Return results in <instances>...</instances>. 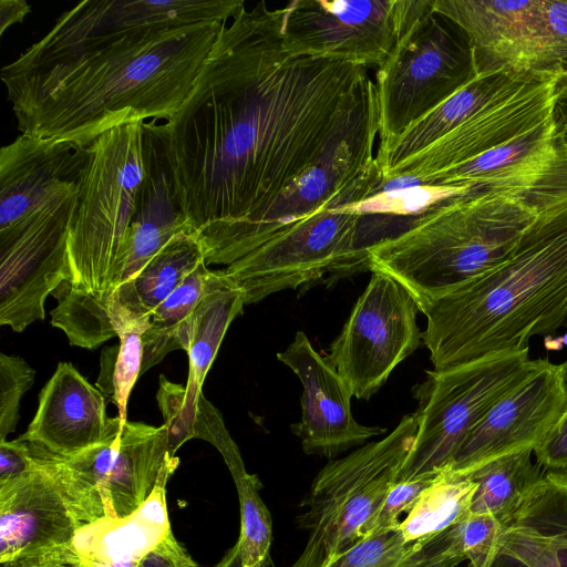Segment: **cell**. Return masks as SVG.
I'll list each match as a JSON object with an SVG mask.
<instances>
[{
  "label": "cell",
  "mask_w": 567,
  "mask_h": 567,
  "mask_svg": "<svg viewBox=\"0 0 567 567\" xmlns=\"http://www.w3.org/2000/svg\"><path fill=\"white\" fill-rule=\"evenodd\" d=\"M137 567H198V564L169 529L163 539L140 560Z\"/></svg>",
  "instance_id": "cell-40"
},
{
  "label": "cell",
  "mask_w": 567,
  "mask_h": 567,
  "mask_svg": "<svg viewBox=\"0 0 567 567\" xmlns=\"http://www.w3.org/2000/svg\"><path fill=\"white\" fill-rule=\"evenodd\" d=\"M215 567H243L240 546L238 540L230 549H228V551Z\"/></svg>",
  "instance_id": "cell-43"
},
{
  "label": "cell",
  "mask_w": 567,
  "mask_h": 567,
  "mask_svg": "<svg viewBox=\"0 0 567 567\" xmlns=\"http://www.w3.org/2000/svg\"><path fill=\"white\" fill-rule=\"evenodd\" d=\"M443 556L442 533L429 544L406 545L398 527L363 538L326 567H425Z\"/></svg>",
  "instance_id": "cell-32"
},
{
  "label": "cell",
  "mask_w": 567,
  "mask_h": 567,
  "mask_svg": "<svg viewBox=\"0 0 567 567\" xmlns=\"http://www.w3.org/2000/svg\"><path fill=\"white\" fill-rule=\"evenodd\" d=\"M284 11L286 52L380 68L433 0H295Z\"/></svg>",
  "instance_id": "cell-11"
},
{
  "label": "cell",
  "mask_w": 567,
  "mask_h": 567,
  "mask_svg": "<svg viewBox=\"0 0 567 567\" xmlns=\"http://www.w3.org/2000/svg\"><path fill=\"white\" fill-rule=\"evenodd\" d=\"M466 567H474V566H473L472 564H470V563H468Z\"/></svg>",
  "instance_id": "cell-48"
},
{
  "label": "cell",
  "mask_w": 567,
  "mask_h": 567,
  "mask_svg": "<svg viewBox=\"0 0 567 567\" xmlns=\"http://www.w3.org/2000/svg\"><path fill=\"white\" fill-rule=\"evenodd\" d=\"M52 456L54 472L81 524L123 518L168 481L179 460L166 426L126 421L104 443L70 458Z\"/></svg>",
  "instance_id": "cell-10"
},
{
  "label": "cell",
  "mask_w": 567,
  "mask_h": 567,
  "mask_svg": "<svg viewBox=\"0 0 567 567\" xmlns=\"http://www.w3.org/2000/svg\"><path fill=\"white\" fill-rule=\"evenodd\" d=\"M549 56L554 69L567 63V0H543Z\"/></svg>",
  "instance_id": "cell-37"
},
{
  "label": "cell",
  "mask_w": 567,
  "mask_h": 567,
  "mask_svg": "<svg viewBox=\"0 0 567 567\" xmlns=\"http://www.w3.org/2000/svg\"><path fill=\"white\" fill-rule=\"evenodd\" d=\"M555 123L559 145L567 152V94L561 89L555 109Z\"/></svg>",
  "instance_id": "cell-42"
},
{
  "label": "cell",
  "mask_w": 567,
  "mask_h": 567,
  "mask_svg": "<svg viewBox=\"0 0 567 567\" xmlns=\"http://www.w3.org/2000/svg\"><path fill=\"white\" fill-rule=\"evenodd\" d=\"M240 507L239 546L243 567H266L272 538L271 515L259 491L255 474L235 482Z\"/></svg>",
  "instance_id": "cell-33"
},
{
  "label": "cell",
  "mask_w": 567,
  "mask_h": 567,
  "mask_svg": "<svg viewBox=\"0 0 567 567\" xmlns=\"http://www.w3.org/2000/svg\"><path fill=\"white\" fill-rule=\"evenodd\" d=\"M32 447L34 466L0 482V567L54 564L82 525L58 480L52 456Z\"/></svg>",
  "instance_id": "cell-15"
},
{
  "label": "cell",
  "mask_w": 567,
  "mask_h": 567,
  "mask_svg": "<svg viewBox=\"0 0 567 567\" xmlns=\"http://www.w3.org/2000/svg\"><path fill=\"white\" fill-rule=\"evenodd\" d=\"M34 378V369L23 358L0 354V441L16 430L21 398Z\"/></svg>",
  "instance_id": "cell-35"
},
{
  "label": "cell",
  "mask_w": 567,
  "mask_h": 567,
  "mask_svg": "<svg viewBox=\"0 0 567 567\" xmlns=\"http://www.w3.org/2000/svg\"><path fill=\"white\" fill-rule=\"evenodd\" d=\"M538 210L499 266L433 300L422 342L434 370L529 348L567 322V163L539 187Z\"/></svg>",
  "instance_id": "cell-3"
},
{
  "label": "cell",
  "mask_w": 567,
  "mask_h": 567,
  "mask_svg": "<svg viewBox=\"0 0 567 567\" xmlns=\"http://www.w3.org/2000/svg\"><path fill=\"white\" fill-rule=\"evenodd\" d=\"M202 261L203 248L197 237L184 231L174 236L128 281L113 290L116 299L141 316H151Z\"/></svg>",
  "instance_id": "cell-27"
},
{
  "label": "cell",
  "mask_w": 567,
  "mask_h": 567,
  "mask_svg": "<svg viewBox=\"0 0 567 567\" xmlns=\"http://www.w3.org/2000/svg\"><path fill=\"white\" fill-rule=\"evenodd\" d=\"M533 454L545 472H567V410Z\"/></svg>",
  "instance_id": "cell-38"
},
{
  "label": "cell",
  "mask_w": 567,
  "mask_h": 567,
  "mask_svg": "<svg viewBox=\"0 0 567 567\" xmlns=\"http://www.w3.org/2000/svg\"><path fill=\"white\" fill-rule=\"evenodd\" d=\"M224 23L99 29L63 12L1 69L21 134L91 145L135 121H167Z\"/></svg>",
  "instance_id": "cell-2"
},
{
  "label": "cell",
  "mask_w": 567,
  "mask_h": 567,
  "mask_svg": "<svg viewBox=\"0 0 567 567\" xmlns=\"http://www.w3.org/2000/svg\"><path fill=\"white\" fill-rule=\"evenodd\" d=\"M59 567H78V566L59 565Z\"/></svg>",
  "instance_id": "cell-47"
},
{
  "label": "cell",
  "mask_w": 567,
  "mask_h": 567,
  "mask_svg": "<svg viewBox=\"0 0 567 567\" xmlns=\"http://www.w3.org/2000/svg\"><path fill=\"white\" fill-rule=\"evenodd\" d=\"M419 427L416 412L404 415L382 440L331 460L315 477L297 525L308 533L289 567H326L363 538L365 526L398 482Z\"/></svg>",
  "instance_id": "cell-7"
},
{
  "label": "cell",
  "mask_w": 567,
  "mask_h": 567,
  "mask_svg": "<svg viewBox=\"0 0 567 567\" xmlns=\"http://www.w3.org/2000/svg\"><path fill=\"white\" fill-rule=\"evenodd\" d=\"M277 359L293 371L302 384L301 420L291 425L308 455L332 460L384 433L383 427L358 423L351 411L353 396L348 383L312 347L302 331L277 353Z\"/></svg>",
  "instance_id": "cell-19"
},
{
  "label": "cell",
  "mask_w": 567,
  "mask_h": 567,
  "mask_svg": "<svg viewBox=\"0 0 567 567\" xmlns=\"http://www.w3.org/2000/svg\"><path fill=\"white\" fill-rule=\"evenodd\" d=\"M151 323V316L128 313L117 329L118 344L101 353L96 388L117 408L118 417L126 422L127 400L141 374L143 361V333Z\"/></svg>",
  "instance_id": "cell-31"
},
{
  "label": "cell",
  "mask_w": 567,
  "mask_h": 567,
  "mask_svg": "<svg viewBox=\"0 0 567 567\" xmlns=\"http://www.w3.org/2000/svg\"><path fill=\"white\" fill-rule=\"evenodd\" d=\"M90 146L20 134L0 150V234L80 190Z\"/></svg>",
  "instance_id": "cell-17"
},
{
  "label": "cell",
  "mask_w": 567,
  "mask_h": 567,
  "mask_svg": "<svg viewBox=\"0 0 567 567\" xmlns=\"http://www.w3.org/2000/svg\"><path fill=\"white\" fill-rule=\"evenodd\" d=\"M532 454L533 449L513 452L470 474L467 477L476 483L471 514L492 516L501 525L506 523L546 473L532 461Z\"/></svg>",
  "instance_id": "cell-28"
},
{
  "label": "cell",
  "mask_w": 567,
  "mask_h": 567,
  "mask_svg": "<svg viewBox=\"0 0 567 567\" xmlns=\"http://www.w3.org/2000/svg\"><path fill=\"white\" fill-rule=\"evenodd\" d=\"M30 11V4L23 0H1L0 34L2 35L11 25L22 22Z\"/></svg>",
  "instance_id": "cell-41"
},
{
  "label": "cell",
  "mask_w": 567,
  "mask_h": 567,
  "mask_svg": "<svg viewBox=\"0 0 567 567\" xmlns=\"http://www.w3.org/2000/svg\"><path fill=\"white\" fill-rule=\"evenodd\" d=\"M501 524L492 516L470 514L443 532V556L474 567H483L489 555Z\"/></svg>",
  "instance_id": "cell-34"
},
{
  "label": "cell",
  "mask_w": 567,
  "mask_h": 567,
  "mask_svg": "<svg viewBox=\"0 0 567 567\" xmlns=\"http://www.w3.org/2000/svg\"><path fill=\"white\" fill-rule=\"evenodd\" d=\"M433 10L465 32L478 72L558 70L550 62L543 0H433Z\"/></svg>",
  "instance_id": "cell-18"
},
{
  "label": "cell",
  "mask_w": 567,
  "mask_h": 567,
  "mask_svg": "<svg viewBox=\"0 0 567 567\" xmlns=\"http://www.w3.org/2000/svg\"><path fill=\"white\" fill-rule=\"evenodd\" d=\"M383 188L375 163L337 199L228 265L224 271L243 290L246 305L315 282L329 272L368 269L359 244L364 218L360 206Z\"/></svg>",
  "instance_id": "cell-6"
},
{
  "label": "cell",
  "mask_w": 567,
  "mask_h": 567,
  "mask_svg": "<svg viewBox=\"0 0 567 567\" xmlns=\"http://www.w3.org/2000/svg\"><path fill=\"white\" fill-rule=\"evenodd\" d=\"M161 482L148 499L123 518L104 517L82 524L54 565L78 567H137L171 528L166 484Z\"/></svg>",
  "instance_id": "cell-22"
},
{
  "label": "cell",
  "mask_w": 567,
  "mask_h": 567,
  "mask_svg": "<svg viewBox=\"0 0 567 567\" xmlns=\"http://www.w3.org/2000/svg\"><path fill=\"white\" fill-rule=\"evenodd\" d=\"M433 477L395 482L379 511L365 526L363 538L373 537L380 533L398 527L400 515L411 508Z\"/></svg>",
  "instance_id": "cell-36"
},
{
  "label": "cell",
  "mask_w": 567,
  "mask_h": 567,
  "mask_svg": "<svg viewBox=\"0 0 567 567\" xmlns=\"http://www.w3.org/2000/svg\"><path fill=\"white\" fill-rule=\"evenodd\" d=\"M528 349L425 372L412 390L419 402V427L398 481L433 477L450 467L487 411L538 365L539 359H529Z\"/></svg>",
  "instance_id": "cell-8"
},
{
  "label": "cell",
  "mask_w": 567,
  "mask_h": 567,
  "mask_svg": "<svg viewBox=\"0 0 567 567\" xmlns=\"http://www.w3.org/2000/svg\"><path fill=\"white\" fill-rule=\"evenodd\" d=\"M476 483L447 470L433 477L400 520L398 529L406 545L429 544L434 537L471 514Z\"/></svg>",
  "instance_id": "cell-29"
},
{
  "label": "cell",
  "mask_w": 567,
  "mask_h": 567,
  "mask_svg": "<svg viewBox=\"0 0 567 567\" xmlns=\"http://www.w3.org/2000/svg\"><path fill=\"white\" fill-rule=\"evenodd\" d=\"M210 272L206 262L202 261L153 311L151 323L142 337L141 374L162 361L168 352L181 349V329L200 301Z\"/></svg>",
  "instance_id": "cell-30"
},
{
  "label": "cell",
  "mask_w": 567,
  "mask_h": 567,
  "mask_svg": "<svg viewBox=\"0 0 567 567\" xmlns=\"http://www.w3.org/2000/svg\"><path fill=\"white\" fill-rule=\"evenodd\" d=\"M483 567H567V472L545 473L501 525Z\"/></svg>",
  "instance_id": "cell-21"
},
{
  "label": "cell",
  "mask_w": 567,
  "mask_h": 567,
  "mask_svg": "<svg viewBox=\"0 0 567 567\" xmlns=\"http://www.w3.org/2000/svg\"><path fill=\"white\" fill-rule=\"evenodd\" d=\"M567 410V361L539 359L474 426L447 471L468 476L503 455L539 445Z\"/></svg>",
  "instance_id": "cell-16"
},
{
  "label": "cell",
  "mask_w": 567,
  "mask_h": 567,
  "mask_svg": "<svg viewBox=\"0 0 567 567\" xmlns=\"http://www.w3.org/2000/svg\"><path fill=\"white\" fill-rule=\"evenodd\" d=\"M245 295L223 270L212 271L204 295L179 332L181 349L188 355L185 385L188 396L203 392V383L226 331L243 313Z\"/></svg>",
  "instance_id": "cell-25"
},
{
  "label": "cell",
  "mask_w": 567,
  "mask_h": 567,
  "mask_svg": "<svg viewBox=\"0 0 567 567\" xmlns=\"http://www.w3.org/2000/svg\"><path fill=\"white\" fill-rule=\"evenodd\" d=\"M560 89L567 94V63L561 66Z\"/></svg>",
  "instance_id": "cell-45"
},
{
  "label": "cell",
  "mask_w": 567,
  "mask_h": 567,
  "mask_svg": "<svg viewBox=\"0 0 567 567\" xmlns=\"http://www.w3.org/2000/svg\"><path fill=\"white\" fill-rule=\"evenodd\" d=\"M156 400L173 455H176L186 441L197 437L209 442L219 451L234 482L249 474L237 444L226 429L221 413L203 392L188 396L185 385L171 382L162 374Z\"/></svg>",
  "instance_id": "cell-26"
},
{
  "label": "cell",
  "mask_w": 567,
  "mask_h": 567,
  "mask_svg": "<svg viewBox=\"0 0 567 567\" xmlns=\"http://www.w3.org/2000/svg\"><path fill=\"white\" fill-rule=\"evenodd\" d=\"M38 567H59V565H44V566H38Z\"/></svg>",
  "instance_id": "cell-46"
},
{
  "label": "cell",
  "mask_w": 567,
  "mask_h": 567,
  "mask_svg": "<svg viewBox=\"0 0 567 567\" xmlns=\"http://www.w3.org/2000/svg\"><path fill=\"white\" fill-rule=\"evenodd\" d=\"M529 195L473 189L439 200L367 249L368 269L405 287L421 312L436 298L503 264L533 223Z\"/></svg>",
  "instance_id": "cell-4"
},
{
  "label": "cell",
  "mask_w": 567,
  "mask_h": 567,
  "mask_svg": "<svg viewBox=\"0 0 567 567\" xmlns=\"http://www.w3.org/2000/svg\"><path fill=\"white\" fill-rule=\"evenodd\" d=\"M146 125L150 134L148 169L131 224L127 257L120 285L132 279L174 236L189 231L175 197L154 120L146 121Z\"/></svg>",
  "instance_id": "cell-23"
},
{
  "label": "cell",
  "mask_w": 567,
  "mask_h": 567,
  "mask_svg": "<svg viewBox=\"0 0 567 567\" xmlns=\"http://www.w3.org/2000/svg\"><path fill=\"white\" fill-rule=\"evenodd\" d=\"M561 68L524 72L509 87L447 134L383 174L429 185L440 174L538 128L555 117Z\"/></svg>",
  "instance_id": "cell-13"
},
{
  "label": "cell",
  "mask_w": 567,
  "mask_h": 567,
  "mask_svg": "<svg viewBox=\"0 0 567 567\" xmlns=\"http://www.w3.org/2000/svg\"><path fill=\"white\" fill-rule=\"evenodd\" d=\"M124 423L107 416L104 394L72 363L60 362L19 437L50 455L70 458L101 445Z\"/></svg>",
  "instance_id": "cell-20"
},
{
  "label": "cell",
  "mask_w": 567,
  "mask_h": 567,
  "mask_svg": "<svg viewBox=\"0 0 567 567\" xmlns=\"http://www.w3.org/2000/svg\"><path fill=\"white\" fill-rule=\"evenodd\" d=\"M478 73L465 32L434 10L413 23L378 68L379 147L465 86Z\"/></svg>",
  "instance_id": "cell-9"
},
{
  "label": "cell",
  "mask_w": 567,
  "mask_h": 567,
  "mask_svg": "<svg viewBox=\"0 0 567 567\" xmlns=\"http://www.w3.org/2000/svg\"><path fill=\"white\" fill-rule=\"evenodd\" d=\"M525 71L508 68L478 72L465 86L410 126L393 143L378 147L377 164L382 173L416 155L447 134L467 116L481 110L509 87Z\"/></svg>",
  "instance_id": "cell-24"
},
{
  "label": "cell",
  "mask_w": 567,
  "mask_h": 567,
  "mask_svg": "<svg viewBox=\"0 0 567 567\" xmlns=\"http://www.w3.org/2000/svg\"><path fill=\"white\" fill-rule=\"evenodd\" d=\"M90 146L66 239L70 289L109 295L122 279L128 235L148 169L146 121L114 127Z\"/></svg>",
  "instance_id": "cell-5"
},
{
  "label": "cell",
  "mask_w": 567,
  "mask_h": 567,
  "mask_svg": "<svg viewBox=\"0 0 567 567\" xmlns=\"http://www.w3.org/2000/svg\"><path fill=\"white\" fill-rule=\"evenodd\" d=\"M35 462L37 455L30 442L21 437L0 441V482L30 471Z\"/></svg>",
  "instance_id": "cell-39"
},
{
  "label": "cell",
  "mask_w": 567,
  "mask_h": 567,
  "mask_svg": "<svg viewBox=\"0 0 567 567\" xmlns=\"http://www.w3.org/2000/svg\"><path fill=\"white\" fill-rule=\"evenodd\" d=\"M79 193L0 234V324L21 332L44 319V302L66 276L69 225Z\"/></svg>",
  "instance_id": "cell-14"
},
{
  "label": "cell",
  "mask_w": 567,
  "mask_h": 567,
  "mask_svg": "<svg viewBox=\"0 0 567 567\" xmlns=\"http://www.w3.org/2000/svg\"><path fill=\"white\" fill-rule=\"evenodd\" d=\"M284 13L265 1L243 7L179 109L154 120L206 265L228 266L262 245L274 213L312 169L375 158L379 97L367 66L286 52Z\"/></svg>",
  "instance_id": "cell-1"
},
{
  "label": "cell",
  "mask_w": 567,
  "mask_h": 567,
  "mask_svg": "<svg viewBox=\"0 0 567 567\" xmlns=\"http://www.w3.org/2000/svg\"><path fill=\"white\" fill-rule=\"evenodd\" d=\"M462 563L456 559L440 557L425 567H458Z\"/></svg>",
  "instance_id": "cell-44"
},
{
  "label": "cell",
  "mask_w": 567,
  "mask_h": 567,
  "mask_svg": "<svg viewBox=\"0 0 567 567\" xmlns=\"http://www.w3.org/2000/svg\"><path fill=\"white\" fill-rule=\"evenodd\" d=\"M419 311L405 287L383 272L372 271L367 288L326 353L354 398L373 396L394 368L420 347Z\"/></svg>",
  "instance_id": "cell-12"
}]
</instances>
